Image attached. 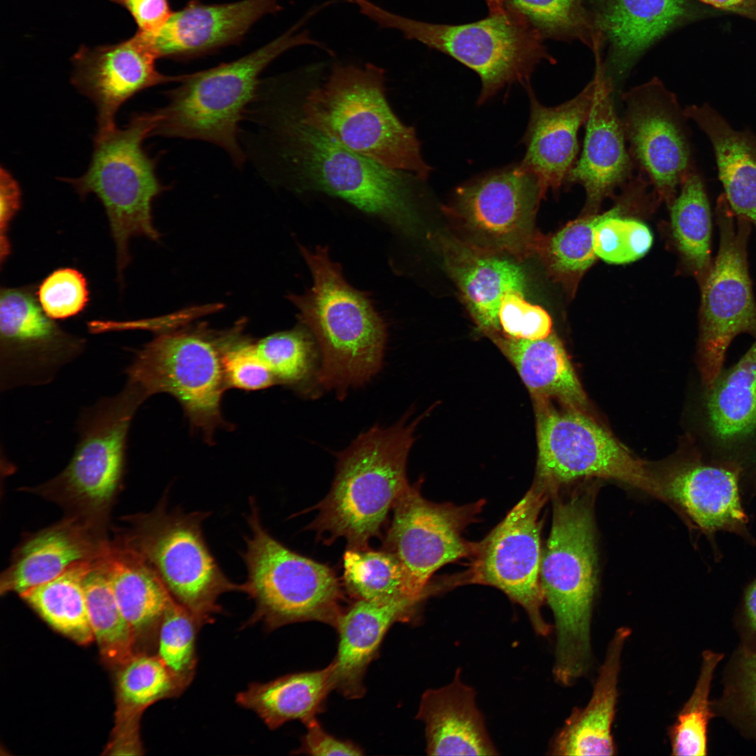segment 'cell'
I'll return each instance as SVG.
<instances>
[{"label":"cell","mask_w":756,"mask_h":756,"mask_svg":"<svg viewBox=\"0 0 756 756\" xmlns=\"http://www.w3.org/2000/svg\"><path fill=\"white\" fill-rule=\"evenodd\" d=\"M105 561L116 601L135 634L159 627L174 598L152 567L115 538Z\"/></svg>","instance_id":"e575fe53"},{"label":"cell","mask_w":756,"mask_h":756,"mask_svg":"<svg viewBox=\"0 0 756 756\" xmlns=\"http://www.w3.org/2000/svg\"><path fill=\"white\" fill-rule=\"evenodd\" d=\"M715 215L718 252L700 286L697 365L704 386L723 370L727 349L736 336L756 337V301L747 251L752 224L734 214L724 194L718 200Z\"/></svg>","instance_id":"5bb4252c"},{"label":"cell","mask_w":756,"mask_h":756,"mask_svg":"<svg viewBox=\"0 0 756 756\" xmlns=\"http://www.w3.org/2000/svg\"><path fill=\"white\" fill-rule=\"evenodd\" d=\"M483 504L458 506L424 498L419 483L409 485L396 500L383 550L394 554L407 575L412 594H432L433 575L447 564L472 556L477 543L463 536Z\"/></svg>","instance_id":"e0dca14e"},{"label":"cell","mask_w":756,"mask_h":756,"mask_svg":"<svg viewBox=\"0 0 756 756\" xmlns=\"http://www.w3.org/2000/svg\"><path fill=\"white\" fill-rule=\"evenodd\" d=\"M176 329V328H175ZM158 332L126 369L127 381L146 398L159 393L175 398L195 429L212 442L225 426L220 401L227 388L220 349V331L197 328Z\"/></svg>","instance_id":"7c38bea8"},{"label":"cell","mask_w":756,"mask_h":756,"mask_svg":"<svg viewBox=\"0 0 756 756\" xmlns=\"http://www.w3.org/2000/svg\"><path fill=\"white\" fill-rule=\"evenodd\" d=\"M458 668L453 680L422 694L416 718L425 727L429 755H496L476 692L464 683Z\"/></svg>","instance_id":"f1b7e54d"},{"label":"cell","mask_w":756,"mask_h":756,"mask_svg":"<svg viewBox=\"0 0 756 756\" xmlns=\"http://www.w3.org/2000/svg\"><path fill=\"white\" fill-rule=\"evenodd\" d=\"M538 461L536 479L551 493L560 485L584 477L612 479L664 498L659 479L644 462L584 410L550 400H535Z\"/></svg>","instance_id":"4fadbf2b"},{"label":"cell","mask_w":756,"mask_h":756,"mask_svg":"<svg viewBox=\"0 0 756 756\" xmlns=\"http://www.w3.org/2000/svg\"><path fill=\"white\" fill-rule=\"evenodd\" d=\"M621 99L631 157L658 197L671 205L678 186L694 169L684 111L657 78L622 93Z\"/></svg>","instance_id":"d6986e66"},{"label":"cell","mask_w":756,"mask_h":756,"mask_svg":"<svg viewBox=\"0 0 756 756\" xmlns=\"http://www.w3.org/2000/svg\"><path fill=\"white\" fill-rule=\"evenodd\" d=\"M255 345L276 383L295 385L312 370L316 344L304 326L268 335Z\"/></svg>","instance_id":"f6af8a7d"},{"label":"cell","mask_w":756,"mask_h":756,"mask_svg":"<svg viewBox=\"0 0 756 756\" xmlns=\"http://www.w3.org/2000/svg\"><path fill=\"white\" fill-rule=\"evenodd\" d=\"M505 8L517 15L542 39H564L582 34L589 27L578 0H503Z\"/></svg>","instance_id":"c3c4849f"},{"label":"cell","mask_w":756,"mask_h":756,"mask_svg":"<svg viewBox=\"0 0 756 756\" xmlns=\"http://www.w3.org/2000/svg\"><path fill=\"white\" fill-rule=\"evenodd\" d=\"M680 188L671 204L673 235L683 260L701 286L713 263L710 205L703 180L694 169Z\"/></svg>","instance_id":"8d00e7d4"},{"label":"cell","mask_w":756,"mask_h":756,"mask_svg":"<svg viewBox=\"0 0 756 756\" xmlns=\"http://www.w3.org/2000/svg\"><path fill=\"white\" fill-rule=\"evenodd\" d=\"M734 626L739 638L738 648L756 654V577L744 589Z\"/></svg>","instance_id":"9f6ffc18"},{"label":"cell","mask_w":756,"mask_h":756,"mask_svg":"<svg viewBox=\"0 0 756 756\" xmlns=\"http://www.w3.org/2000/svg\"><path fill=\"white\" fill-rule=\"evenodd\" d=\"M544 192L519 164L484 175L459 186L449 214L480 248L523 255L538 252L541 237L534 220Z\"/></svg>","instance_id":"2e32d148"},{"label":"cell","mask_w":756,"mask_h":756,"mask_svg":"<svg viewBox=\"0 0 756 756\" xmlns=\"http://www.w3.org/2000/svg\"><path fill=\"white\" fill-rule=\"evenodd\" d=\"M384 82V70L373 64H337L325 83L305 97L300 111H295L304 123L346 148L425 180L430 167L414 128L391 110Z\"/></svg>","instance_id":"5b68a950"},{"label":"cell","mask_w":756,"mask_h":756,"mask_svg":"<svg viewBox=\"0 0 756 756\" xmlns=\"http://www.w3.org/2000/svg\"><path fill=\"white\" fill-rule=\"evenodd\" d=\"M105 554L95 561L85 576L84 591L94 640L102 656L111 663L123 665L134 655L136 634L116 601Z\"/></svg>","instance_id":"74e56055"},{"label":"cell","mask_w":756,"mask_h":756,"mask_svg":"<svg viewBox=\"0 0 756 756\" xmlns=\"http://www.w3.org/2000/svg\"><path fill=\"white\" fill-rule=\"evenodd\" d=\"M167 493L148 513L130 516L115 538L139 553L157 573L172 598L202 626L221 611L220 597L243 592V584L223 572L205 540L207 512L167 510Z\"/></svg>","instance_id":"30bf717a"},{"label":"cell","mask_w":756,"mask_h":756,"mask_svg":"<svg viewBox=\"0 0 756 756\" xmlns=\"http://www.w3.org/2000/svg\"><path fill=\"white\" fill-rule=\"evenodd\" d=\"M551 495L536 480L522 499L480 542H477L464 582L502 591L528 615L535 632L552 630L541 614L545 601L540 584L541 510Z\"/></svg>","instance_id":"9a60e30c"},{"label":"cell","mask_w":756,"mask_h":756,"mask_svg":"<svg viewBox=\"0 0 756 756\" xmlns=\"http://www.w3.org/2000/svg\"><path fill=\"white\" fill-rule=\"evenodd\" d=\"M724 654L706 650L701 654L700 671L694 688L668 728L671 755H708V724L715 717L710 700L715 670Z\"/></svg>","instance_id":"ab89813d"},{"label":"cell","mask_w":756,"mask_h":756,"mask_svg":"<svg viewBox=\"0 0 756 756\" xmlns=\"http://www.w3.org/2000/svg\"><path fill=\"white\" fill-rule=\"evenodd\" d=\"M342 559L343 585L356 600L426 599L412 594L400 561L386 550L346 549Z\"/></svg>","instance_id":"f35d334b"},{"label":"cell","mask_w":756,"mask_h":756,"mask_svg":"<svg viewBox=\"0 0 756 756\" xmlns=\"http://www.w3.org/2000/svg\"><path fill=\"white\" fill-rule=\"evenodd\" d=\"M106 528L66 515L59 522L27 535L13 550L8 566L1 573V594L20 595L78 562L102 557L111 542Z\"/></svg>","instance_id":"cb8c5ba5"},{"label":"cell","mask_w":756,"mask_h":756,"mask_svg":"<svg viewBox=\"0 0 756 756\" xmlns=\"http://www.w3.org/2000/svg\"><path fill=\"white\" fill-rule=\"evenodd\" d=\"M756 20V0H699Z\"/></svg>","instance_id":"6f0895ef"},{"label":"cell","mask_w":756,"mask_h":756,"mask_svg":"<svg viewBox=\"0 0 756 756\" xmlns=\"http://www.w3.org/2000/svg\"><path fill=\"white\" fill-rule=\"evenodd\" d=\"M608 214H592L566 225L547 239L542 238L538 252L543 255L550 270L562 279L582 274L597 257L594 248L596 225Z\"/></svg>","instance_id":"7bdbcfd3"},{"label":"cell","mask_w":756,"mask_h":756,"mask_svg":"<svg viewBox=\"0 0 756 756\" xmlns=\"http://www.w3.org/2000/svg\"><path fill=\"white\" fill-rule=\"evenodd\" d=\"M199 627L201 626L193 615L174 599L159 626L158 656L184 690L195 673V641Z\"/></svg>","instance_id":"ee69618b"},{"label":"cell","mask_w":756,"mask_h":756,"mask_svg":"<svg viewBox=\"0 0 756 756\" xmlns=\"http://www.w3.org/2000/svg\"><path fill=\"white\" fill-rule=\"evenodd\" d=\"M97 559L78 562L20 594L50 626L78 644L94 640L83 582Z\"/></svg>","instance_id":"d590c367"},{"label":"cell","mask_w":756,"mask_h":756,"mask_svg":"<svg viewBox=\"0 0 756 756\" xmlns=\"http://www.w3.org/2000/svg\"><path fill=\"white\" fill-rule=\"evenodd\" d=\"M659 483L664 498L711 540L721 531L753 540L743 502L750 486L738 466L698 454L680 463Z\"/></svg>","instance_id":"ffe728a7"},{"label":"cell","mask_w":756,"mask_h":756,"mask_svg":"<svg viewBox=\"0 0 756 756\" xmlns=\"http://www.w3.org/2000/svg\"><path fill=\"white\" fill-rule=\"evenodd\" d=\"M424 600H356L344 609L335 627L339 636L332 662L335 690L346 699L363 696L365 673L387 631L396 622L414 620Z\"/></svg>","instance_id":"83f0119b"},{"label":"cell","mask_w":756,"mask_h":756,"mask_svg":"<svg viewBox=\"0 0 756 756\" xmlns=\"http://www.w3.org/2000/svg\"><path fill=\"white\" fill-rule=\"evenodd\" d=\"M596 22L612 45L606 75L614 88L638 57L683 15L682 0H598Z\"/></svg>","instance_id":"4dcf8cb0"},{"label":"cell","mask_w":756,"mask_h":756,"mask_svg":"<svg viewBox=\"0 0 756 756\" xmlns=\"http://www.w3.org/2000/svg\"><path fill=\"white\" fill-rule=\"evenodd\" d=\"M498 318L502 333L508 337L539 340L552 332V320L541 307L524 299V293L510 292L501 300Z\"/></svg>","instance_id":"f907efd6"},{"label":"cell","mask_w":756,"mask_h":756,"mask_svg":"<svg viewBox=\"0 0 756 756\" xmlns=\"http://www.w3.org/2000/svg\"><path fill=\"white\" fill-rule=\"evenodd\" d=\"M701 419L709 455L738 466L756 485V337L743 356L703 386Z\"/></svg>","instance_id":"44dd1931"},{"label":"cell","mask_w":756,"mask_h":756,"mask_svg":"<svg viewBox=\"0 0 756 756\" xmlns=\"http://www.w3.org/2000/svg\"><path fill=\"white\" fill-rule=\"evenodd\" d=\"M599 52L596 53L594 100L586 121L580 158L568 174L565 184H580L587 195V206L596 209L602 200L629 182L634 163L625 147L622 122L615 109L614 86L607 78Z\"/></svg>","instance_id":"d4e9b609"},{"label":"cell","mask_w":756,"mask_h":756,"mask_svg":"<svg viewBox=\"0 0 756 756\" xmlns=\"http://www.w3.org/2000/svg\"><path fill=\"white\" fill-rule=\"evenodd\" d=\"M310 17L307 14L275 39L234 61L183 75L167 92V104L156 111L159 120L153 134L211 142L241 165L245 156L238 143L239 124L256 97L262 71L293 48L327 50L308 30L300 31Z\"/></svg>","instance_id":"8992f818"},{"label":"cell","mask_w":756,"mask_h":756,"mask_svg":"<svg viewBox=\"0 0 756 756\" xmlns=\"http://www.w3.org/2000/svg\"><path fill=\"white\" fill-rule=\"evenodd\" d=\"M516 368L535 400H556L584 411L585 393L564 346L554 332L539 340L488 336Z\"/></svg>","instance_id":"d6a6232c"},{"label":"cell","mask_w":756,"mask_h":756,"mask_svg":"<svg viewBox=\"0 0 756 756\" xmlns=\"http://www.w3.org/2000/svg\"><path fill=\"white\" fill-rule=\"evenodd\" d=\"M444 265L478 329L487 336L501 332L498 313L503 296L524 293L526 275L509 258L452 236L438 239Z\"/></svg>","instance_id":"4316f807"},{"label":"cell","mask_w":756,"mask_h":756,"mask_svg":"<svg viewBox=\"0 0 756 756\" xmlns=\"http://www.w3.org/2000/svg\"><path fill=\"white\" fill-rule=\"evenodd\" d=\"M631 634L620 627L612 637L599 669L592 694L583 708H575L552 739L554 755H613L612 728L616 713L622 653Z\"/></svg>","instance_id":"f546056e"},{"label":"cell","mask_w":756,"mask_h":756,"mask_svg":"<svg viewBox=\"0 0 756 756\" xmlns=\"http://www.w3.org/2000/svg\"><path fill=\"white\" fill-rule=\"evenodd\" d=\"M241 321L220 331L221 361L227 388L264 389L276 384L270 370L258 352L255 342L243 333Z\"/></svg>","instance_id":"7dc6e473"},{"label":"cell","mask_w":756,"mask_h":756,"mask_svg":"<svg viewBox=\"0 0 756 756\" xmlns=\"http://www.w3.org/2000/svg\"><path fill=\"white\" fill-rule=\"evenodd\" d=\"M124 7L132 16L138 31L153 34L168 20L172 10L169 0H111Z\"/></svg>","instance_id":"11a10c76"},{"label":"cell","mask_w":756,"mask_h":756,"mask_svg":"<svg viewBox=\"0 0 756 756\" xmlns=\"http://www.w3.org/2000/svg\"><path fill=\"white\" fill-rule=\"evenodd\" d=\"M489 10V14L503 13L505 11L503 0H485Z\"/></svg>","instance_id":"680465c9"},{"label":"cell","mask_w":756,"mask_h":756,"mask_svg":"<svg viewBox=\"0 0 756 756\" xmlns=\"http://www.w3.org/2000/svg\"><path fill=\"white\" fill-rule=\"evenodd\" d=\"M157 59L139 31L116 44L82 46L73 56L71 83L96 106L98 131L115 127L119 108L138 92L181 80L183 75L170 76L158 71Z\"/></svg>","instance_id":"7402d4cb"},{"label":"cell","mask_w":756,"mask_h":756,"mask_svg":"<svg viewBox=\"0 0 756 756\" xmlns=\"http://www.w3.org/2000/svg\"><path fill=\"white\" fill-rule=\"evenodd\" d=\"M258 122L296 177L402 231L412 230L416 218L407 172L346 148L279 102L266 106Z\"/></svg>","instance_id":"6da1fadb"},{"label":"cell","mask_w":756,"mask_h":756,"mask_svg":"<svg viewBox=\"0 0 756 756\" xmlns=\"http://www.w3.org/2000/svg\"><path fill=\"white\" fill-rule=\"evenodd\" d=\"M117 683L121 714L141 715L155 702L184 691L158 655L134 654L123 664Z\"/></svg>","instance_id":"b9f144b4"},{"label":"cell","mask_w":756,"mask_h":756,"mask_svg":"<svg viewBox=\"0 0 756 756\" xmlns=\"http://www.w3.org/2000/svg\"><path fill=\"white\" fill-rule=\"evenodd\" d=\"M157 111L134 115L125 127L98 131L87 171L78 178H62L81 197L94 194L106 214L116 250L118 281L130 262V239L143 236L156 241L152 203L165 187L158 179L155 160L143 142L153 134Z\"/></svg>","instance_id":"52a82bcc"},{"label":"cell","mask_w":756,"mask_h":756,"mask_svg":"<svg viewBox=\"0 0 756 756\" xmlns=\"http://www.w3.org/2000/svg\"><path fill=\"white\" fill-rule=\"evenodd\" d=\"M300 248L313 285L305 293L288 298L318 344L319 384L342 398L349 388L363 385L380 370L386 325L365 294L346 281L326 247L314 251Z\"/></svg>","instance_id":"277c9868"},{"label":"cell","mask_w":756,"mask_h":756,"mask_svg":"<svg viewBox=\"0 0 756 756\" xmlns=\"http://www.w3.org/2000/svg\"><path fill=\"white\" fill-rule=\"evenodd\" d=\"M528 92L531 113L523 138L526 147L519 165L536 177L544 193L558 190L566 183L578 152V132L589 115L596 89V80L589 83L574 98L548 107Z\"/></svg>","instance_id":"484cf974"},{"label":"cell","mask_w":756,"mask_h":756,"mask_svg":"<svg viewBox=\"0 0 756 756\" xmlns=\"http://www.w3.org/2000/svg\"><path fill=\"white\" fill-rule=\"evenodd\" d=\"M281 9L278 0L222 4L190 1L156 32H140L158 58L185 59L238 43L262 17Z\"/></svg>","instance_id":"603a6c76"},{"label":"cell","mask_w":756,"mask_h":756,"mask_svg":"<svg viewBox=\"0 0 756 756\" xmlns=\"http://www.w3.org/2000/svg\"><path fill=\"white\" fill-rule=\"evenodd\" d=\"M85 340L63 330L40 305L36 287L0 290V389L52 382L81 355Z\"/></svg>","instance_id":"ac0fdd59"},{"label":"cell","mask_w":756,"mask_h":756,"mask_svg":"<svg viewBox=\"0 0 756 756\" xmlns=\"http://www.w3.org/2000/svg\"><path fill=\"white\" fill-rule=\"evenodd\" d=\"M624 209L623 202L617 204L594 228L595 253L609 263L624 264L638 260L652 244V235L647 225L620 216Z\"/></svg>","instance_id":"bcb514c9"},{"label":"cell","mask_w":756,"mask_h":756,"mask_svg":"<svg viewBox=\"0 0 756 756\" xmlns=\"http://www.w3.org/2000/svg\"><path fill=\"white\" fill-rule=\"evenodd\" d=\"M594 493L553 496L550 533L542 554L540 584L553 613L556 631L553 674L569 686L591 660V618L596 587L597 554Z\"/></svg>","instance_id":"7a4b0ae2"},{"label":"cell","mask_w":756,"mask_h":756,"mask_svg":"<svg viewBox=\"0 0 756 756\" xmlns=\"http://www.w3.org/2000/svg\"><path fill=\"white\" fill-rule=\"evenodd\" d=\"M684 113L711 143L731 209L756 226V136L734 130L707 104L689 106Z\"/></svg>","instance_id":"1f68e13d"},{"label":"cell","mask_w":756,"mask_h":756,"mask_svg":"<svg viewBox=\"0 0 756 756\" xmlns=\"http://www.w3.org/2000/svg\"><path fill=\"white\" fill-rule=\"evenodd\" d=\"M373 426L337 455L335 476L307 528L325 543L344 538L347 549L366 550L380 537L388 513L410 485L406 465L419 419Z\"/></svg>","instance_id":"3957f363"},{"label":"cell","mask_w":756,"mask_h":756,"mask_svg":"<svg viewBox=\"0 0 756 756\" xmlns=\"http://www.w3.org/2000/svg\"><path fill=\"white\" fill-rule=\"evenodd\" d=\"M36 296L46 314L54 320L66 319L82 312L90 300L86 278L75 268H59L36 288Z\"/></svg>","instance_id":"681fc988"},{"label":"cell","mask_w":756,"mask_h":756,"mask_svg":"<svg viewBox=\"0 0 756 756\" xmlns=\"http://www.w3.org/2000/svg\"><path fill=\"white\" fill-rule=\"evenodd\" d=\"M0 263L2 266L11 252L8 237L10 225L22 204V192L18 181L2 166L0 169Z\"/></svg>","instance_id":"db71d44e"},{"label":"cell","mask_w":756,"mask_h":756,"mask_svg":"<svg viewBox=\"0 0 756 756\" xmlns=\"http://www.w3.org/2000/svg\"><path fill=\"white\" fill-rule=\"evenodd\" d=\"M722 678V693L712 701L715 715L756 743V654L736 649Z\"/></svg>","instance_id":"60d3db41"},{"label":"cell","mask_w":756,"mask_h":756,"mask_svg":"<svg viewBox=\"0 0 756 756\" xmlns=\"http://www.w3.org/2000/svg\"><path fill=\"white\" fill-rule=\"evenodd\" d=\"M146 399L127 381L115 396L85 408L77 423L78 440L66 468L49 481L22 490L55 503L68 516L107 526L123 481L131 422Z\"/></svg>","instance_id":"9c48e42d"},{"label":"cell","mask_w":756,"mask_h":756,"mask_svg":"<svg viewBox=\"0 0 756 756\" xmlns=\"http://www.w3.org/2000/svg\"><path fill=\"white\" fill-rule=\"evenodd\" d=\"M354 4L380 28L396 29L405 38L444 53L477 73L482 83L479 104L514 83L529 85L540 62L554 61L543 39L506 8L476 22L445 24L408 18L370 0H354Z\"/></svg>","instance_id":"ba28073f"},{"label":"cell","mask_w":756,"mask_h":756,"mask_svg":"<svg viewBox=\"0 0 756 756\" xmlns=\"http://www.w3.org/2000/svg\"><path fill=\"white\" fill-rule=\"evenodd\" d=\"M304 724L307 732L295 753L317 756L363 754V750L353 742L337 738L326 732L316 718Z\"/></svg>","instance_id":"f5cc1de1"},{"label":"cell","mask_w":756,"mask_h":756,"mask_svg":"<svg viewBox=\"0 0 756 756\" xmlns=\"http://www.w3.org/2000/svg\"><path fill=\"white\" fill-rule=\"evenodd\" d=\"M222 308L220 304H209L186 308L163 316L136 321H94L89 323L91 332H103L127 330H147L161 332L178 328L186 323L216 312Z\"/></svg>","instance_id":"816d5d0a"},{"label":"cell","mask_w":756,"mask_h":756,"mask_svg":"<svg viewBox=\"0 0 756 756\" xmlns=\"http://www.w3.org/2000/svg\"><path fill=\"white\" fill-rule=\"evenodd\" d=\"M333 670L331 662L320 670L251 683L236 701L255 712L271 729L295 720L305 724L324 710L328 694L335 690Z\"/></svg>","instance_id":"836d02e7"},{"label":"cell","mask_w":756,"mask_h":756,"mask_svg":"<svg viewBox=\"0 0 756 756\" xmlns=\"http://www.w3.org/2000/svg\"><path fill=\"white\" fill-rule=\"evenodd\" d=\"M242 557L246 567L243 592L253 599L248 623L261 622L270 630L299 622L316 621L335 627L344 610L342 584L327 565L292 551L263 526L250 499Z\"/></svg>","instance_id":"8fae6325"}]
</instances>
